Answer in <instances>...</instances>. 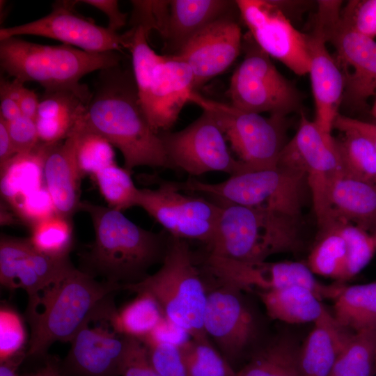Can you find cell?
I'll return each mask as SVG.
<instances>
[{
	"mask_svg": "<svg viewBox=\"0 0 376 376\" xmlns=\"http://www.w3.org/2000/svg\"><path fill=\"white\" fill-rule=\"evenodd\" d=\"M88 131L106 139L124 158V168H169L159 133L141 104L133 70L121 63L100 70L82 118Z\"/></svg>",
	"mask_w": 376,
	"mask_h": 376,
	"instance_id": "1",
	"label": "cell"
},
{
	"mask_svg": "<svg viewBox=\"0 0 376 376\" xmlns=\"http://www.w3.org/2000/svg\"><path fill=\"white\" fill-rule=\"evenodd\" d=\"M79 210L88 213L95 240L80 255L82 272L102 281L122 285L139 283L148 270L162 264L171 235L139 226L122 212L84 201Z\"/></svg>",
	"mask_w": 376,
	"mask_h": 376,
	"instance_id": "2",
	"label": "cell"
},
{
	"mask_svg": "<svg viewBox=\"0 0 376 376\" xmlns=\"http://www.w3.org/2000/svg\"><path fill=\"white\" fill-rule=\"evenodd\" d=\"M123 285L97 281L74 267L40 295L31 312L26 357H45L55 342H70L91 322H108L116 310L113 295Z\"/></svg>",
	"mask_w": 376,
	"mask_h": 376,
	"instance_id": "3",
	"label": "cell"
},
{
	"mask_svg": "<svg viewBox=\"0 0 376 376\" xmlns=\"http://www.w3.org/2000/svg\"><path fill=\"white\" fill-rule=\"evenodd\" d=\"M117 51L90 52L63 44L51 46L11 37L0 40L1 69L23 83L40 84L45 92L70 91L87 105L91 92L81 79L86 75L122 63Z\"/></svg>",
	"mask_w": 376,
	"mask_h": 376,
	"instance_id": "4",
	"label": "cell"
},
{
	"mask_svg": "<svg viewBox=\"0 0 376 376\" xmlns=\"http://www.w3.org/2000/svg\"><path fill=\"white\" fill-rule=\"evenodd\" d=\"M221 206L210 256L260 262L301 245L299 219L269 210L219 203Z\"/></svg>",
	"mask_w": 376,
	"mask_h": 376,
	"instance_id": "5",
	"label": "cell"
},
{
	"mask_svg": "<svg viewBox=\"0 0 376 376\" xmlns=\"http://www.w3.org/2000/svg\"><path fill=\"white\" fill-rule=\"evenodd\" d=\"M123 290L151 295L165 318L191 338H207L203 315L207 292L187 241L171 236L159 269Z\"/></svg>",
	"mask_w": 376,
	"mask_h": 376,
	"instance_id": "6",
	"label": "cell"
},
{
	"mask_svg": "<svg viewBox=\"0 0 376 376\" xmlns=\"http://www.w3.org/2000/svg\"><path fill=\"white\" fill-rule=\"evenodd\" d=\"M168 182L179 191L200 193L217 203L269 210L296 219L300 217L304 187L308 186L304 173L280 166L244 171L218 183L203 182L193 177L184 182Z\"/></svg>",
	"mask_w": 376,
	"mask_h": 376,
	"instance_id": "7",
	"label": "cell"
},
{
	"mask_svg": "<svg viewBox=\"0 0 376 376\" xmlns=\"http://www.w3.org/2000/svg\"><path fill=\"white\" fill-rule=\"evenodd\" d=\"M277 166L306 175L319 230L336 221L330 194L334 182L343 175V169L331 132L310 120L301 111L297 132L284 146Z\"/></svg>",
	"mask_w": 376,
	"mask_h": 376,
	"instance_id": "8",
	"label": "cell"
},
{
	"mask_svg": "<svg viewBox=\"0 0 376 376\" xmlns=\"http://www.w3.org/2000/svg\"><path fill=\"white\" fill-rule=\"evenodd\" d=\"M189 102L209 112L216 120L238 159L250 170L277 166L285 142L286 117L244 111L203 97L193 91Z\"/></svg>",
	"mask_w": 376,
	"mask_h": 376,
	"instance_id": "9",
	"label": "cell"
},
{
	"mask_svg": "<svg viewBox=\"0 0 376 376\" xmlns=\"http://www.w3.org/2000/svg\"><path fill=\"white\" fill-rule=\"evenodd\" d=\"M341 8V1H318L313 25L335 49L345 79L342 104L361 109L376 95V41L345 24Z\"/></svg>",
	"mask_w": 376,
	"mask_h": 376,
	"instance_id": "10",
	"label": "cell"
},
{
	"mask_svg": "<svg viewBox=\"0 0 376 376\" xmlns=\"http://www.w3.org/2000/svg\"><path fill=\"white\" fill-rule=\"evenodd\" d=\"M242 49L244 58L234 70L227 91L230 104L244 111L283 117L300 110V92L279 72L249 33L242 39Z\"/></svg>",
	"mask_w": 376,
	"mask_h": 376,
	"instance_id": "11",
	"label": "cell"
},
{
	"mask_svg": "<svg viewBox=\"0 0 376 376\" xmlns=\"http://www.w3.org/2000/svg\"><path fill=\"white\" fill-rule=\"evenodd\" d=\"M155 189H139L136 206L143 208L171 236L196 240L207 249L221 210L219 203L182 194L168 180L152 176Z\"/></svg>",
	"mask_w": 376,
	"mask_h": 376,
	"instance_id": "12",
	"label": "cell"
},
{
	"mask_svg": "<svg viewBox=\"0 0 376 376\" xmlns=\"http://www.w3.org/2000/svg\"><path fill=\"white\" fill-rule=\"evenodd\" d=\"M159 134L170 169L182 170L191 176L212 171L230 176L250 170L233 157L224 134L206 111L183 130Z\"/></svg>",
	"mask_w": 376,
	"mask_h": 376,
	"instance_id": "13",
	"label": "cell"
},
{
	"mask_svg": "<svg viewBox=\"0 0 376 376\" xmlns=\"http://www.w3.org/2000/svg\"><path fill=\"white\" fill-rule=\"evenodd\" d=\"M204 266L219 283L242 290L255 288L267 291L297 285L310 289L323 300L335 299L345 286L342 282L331 285L320 282L307 264L300 262H243L207 254Z\"/></svg>",
	"mask_w": 376,
	"mask_h": 376,
	"instance_id": "14",
	"label": "cell"
},
{
	"mask_svg": "<svg viewBox=\"0 0 376 376\" xmlns=\"http://www.w3.org/2000/svg\"><path fill=\"white\" fill-rule=\"evenodd\" d=\"M75 1H61L52 10L36 20L0 29V40L21 35H33L58 40L64 44L90 52L117 51L130 47L133 30L124 33L112 32L97 25L73 9Z\"/></svg>",
	"mask_w": 376,
	"mask_h": 376,
	"instance_id": "15",
	"label": "cell"
},
{
	"mask_svg": "<svg viewBox=\"0 0 376 376\" xmlns=\"http://www.w3.org/2000/svg\"><path fill=\"white\" fill-rule=\"evenodd\" d=\"M235 1L249 34L260 49L297 75L308 74L306 36L292 25L274 1Z\"/></svg>",
	"mask_w": 376,
	"mask_h": 376,
	"instance_id": "16",
	"label": "cell"
},
{
	"mask_svg": "<svg viewBox=\"0 0 376 376\" xmlns=\"http://www.w3.org/2000/svg\"><path fill=\"white\" fill-rule=\"evenodd\" d=\"M220 283L207 292L203 327L209 338L233 366L257 339L259 326L243 290Z\"/></svg>",
	"mask_w": 376,
	"mask_h": 376,
	"instance_id": "17",
	"label": "cell"
},
{
	"mask_svg": "<svg viewBox=\"0 0 376 376\" xmlns=\"http://www.w3.org/2000/svg\"><path fill=\"white\" fill-rule=\"evenodd\" d=\"M69 256L56 258L37 250L29 238L1 235L0 283L8 290H24L26 313L36 307L41 292L74 268Z\"/></svg>",
	"mask_w": 376,
	"mask_h": 376,
	"instance_id": "18",
	"label": "cell"
},
{
	"mask_svg": "<svg viewBox=\"0 0 376 376\" xmlns=\"http://www.w3.org/2000/svg\"><path fill=\"white\" fill-rule=\"evenodd\" d=\"M242 39L240 26L230 15L206 26L171 56L190 67L194 90L196 91L235 61L242 49Z\"/></svg>",
	"mask_w": 376,
	"mask_h": 376,
	"instance_id": "19",
	"label": "cell"
},
{
	"mask_svg": "<svg viewBox=\"0 0 376 376\" xmlns=\"http://www.w3.org/2000/svg\"><path fill=\"white\" fill-rule=\"evenodd\" d=\"M89 324L70 342L69 352L60 362L63 376H120L130 337Z\"/></svg>",
	"mask_w": 376,
	"mask_h": 376,
	"instance_id": "20",
	"label": "cell"
},
{
	"mask_svg": "<svg viewBox=\"0 0 376 376\" xmlns=\"http://www.w3.org/2000/svg\"><path fill=\"white\" fill-rule=\"evenodd\" d=\"M194 90V75L183 61L166 55L155 67L147 100L143 106L152 130L169 131Z\"/></svg>",
	"mask_w": 376,
	"mask_h": 376,
	"instance_id": "21",
	"label": "cell"
},
{
	"mask_svg": "<svg viewBox=\"0 0 376 376\" xmlns=\"http://www.w3.org/2000/svg\"><path fill=\"white\" fill-rule=\"evenodd\" d=\"M306 38L310 56L309 72L314 98L315 122L331 132L342 104L345 79L335 58L327 48V40L320 29L313 26Z\"/></svg>",
	"mask_w": 376,
	"mask_h": 376,
	"instance_id": "22",
	"label": "cell"
},
{
	"mask_svg": "<svg viewBox=\"0 0 376 376\" xmlns=\"http://www.w3.org/2000/svg\"><path fill=\"white\" fill-rule=\"evenodd\" d=\"M81 118L63 142L52 144L44 164L45 183L56 213L68 219L79 210L81 202L79 200L81 176L77 160Z\"/></svg>",
	"mask_w": 376,
	"mask_h": 376,
	"instance_id": "23",
	"label": "cell"
},
{
	"mask_svg": "<svg viewBox=\"0 0 376 376\" xmlns=\"http://www.w3.org/2000/svg\"><path fill=\"white\" fill-rule=\"evenodd\" d=\"M235 1L171 0L170 14L162 40L164 49L176 54L195 34L213 22L233 15Z\"/></svg>",
	"mask_w": 376,
	"mask_h": 376,
	"instance_id": "24",
	"label": "cell"
},
{
	"mask_svg": "<svg viewBox=\"0 0 376 376\" xmlns=\"http://www.w3.org/2000/svg\"><path fill=\"white\" fill-rule=\"evenodd\" d=\"M327 311L299 350L300 376H331L338 354L351 336Z\"/></svg>",
	"mask_w": 376,
	"mask_h": 376,
	"instance_id": "25",
	"label": "cell"
},
{
	"mask_svg": "<svg viewBox=\"0 0 376 376\" xmlns=\"http://www.w3.org/2000/svg\"><path fill=\"white\" fill-rule=\"evenodd\" d=\"M335 220L366 230L376 224V183L342 175L335 180L330 194Z\"/></svg>",
	"mask_w": 376,
	"mask_h": 376,
	"instance_id": "26",
	"label": "cell"
},
{
	"mask_svg": "<svg viewBox=\"0 0 376 376\" xmlns=\"http://www.w3.org/2000/svg\"><path fill=\"white\" fill-rule=\"evenodd\" d=\"M86 106L72 91L45 92L35 120L39 141L55 143L65 140L86 112Z\"/></svg>",
	"mask_w": 376,
	"mask_h": 376,
	"instance_id": "27",
	"label": "cell"
},
{
	"mask_svg": "<svg viewBox=\"0 0 376 376\" xmlns=\"http://www.w3.org/2000/svg\"><path fill=\"white\" fill-rule=\"evenodd\" d=\"M52 143L39 142L29 152L16 154L1 169V194L13 208L25 196L45 186L44 164Z\"/></svg>",
	"mask_w": 376,
	"mask_h": 376,
	"instance_id": "28",
	"label": "cell"
},
{
	"mask_svg": "<svg viewBox=\"0 0 376 376\" xmlns=\"http://www.w3.org/2000/svg\"><path fill=\"white\" fill-rule=\"evenodd\" d=\"M258 295L268 316L286 323L315 322L327 311L322 300L301 285L258 291Z\"/></svg>",
	"mask_w": 376,
	"mask_h": 376,
	"instance_id": "29",
	"label": "cell"
},
{
	"mask_svg": "<svg viewBox=\"0 0 376 376\" xmlns=\"http://www.w3.org/2000/svg\"><path fill=\"white\" fill-rule=\"evenodd\" d=\"M334 128L342 134L336 140L343 175L376 183V149L372 141L363 133L336 117Z\"/></svg>",
	"mask_w": 376,
	"mask_h": 376,
	"instance_id": "30",
	"label": "cell"
},
{
	"mask_svg": "<svg viewBox=\"0 0 376 376\" xmlns=\"http://www.w3.org/2000/svg\"><path fill=\"white\" fill-rule=\"evenodd\" d=\"M334 318L355 332L376 329V282L345 286L336 297Z\"/></svg>",
	"mask_w": 376,
	"mask_h": 376,
	"instance_id": "31",
	"label": "cell"
},
{
	"mask_svg": "<svg viewBox=\"0 0 376 376\" xmlns=\"http://www.w3.org/2000/svg\"><path fill=\"white\" fill-rule=\"evenodd\" d=\"M132 301L116 310L109 324L116 332L140 340L149 336L166 318L157 300L147 292H138Z\"/></svg>",
	"mask_w": 376,
	"mask_h": 376,
	"instance_id": "32",
	"label": "cell"
},
{
	"mask_svg": "<svg viewBox=\"0 0 376 376\" xmlns=\"http://www.w3.org/2000/svg\"><path fill=\"white\" fill-rule=\"evenodd\" d=\"M299 350L286 340L271 341L253 352L237 376H300Z\"/></svg>",
	"mask_w": 376,
	"mask_h": 376,
	"instance_id": "33",
	"label": "cell"
},
{
	"mask_svg": "<svg viewBox=\"0 0 376 376\" xmlns=\"http://www.w3.org/2000/svg\"><path fill=\"white\" fill-rule=\"evenodd\" d=\"M347 244L338 221L319 230L308 258L307 265L313 274L344 281L347 264Z\"/></svg>",
	"mask_w": 376,
	"mask_h": 376,
	"instance_id": "34",
	"label": "cell"
},
{
	"mask_svg": "<svg viewBox=\"0 0 376 376\" xmlns=\"http://www.w3.org/2000/svg\"><path fill=\"white\" fill-rule=\"evenodd\" d=\"M376 357V329L352 334L338 356L331 376H370Z\"/></svg>",
	"mask_w": 376,
	"mask_h": 376,
	"instance_id": "35",
	"label": "cell"
},
{
	"mask_svg": "<svg viewBox=\"0 0 376 376\" xmlns=\"http://www.w3.org/2000/svg\"><path fill=\"white\" fill-rule=\"evenodd\" d=\"M209 337L180 345L189 376H237V371L211 344Z\"/></svg>",
	"mask_w": 376,
	"mask_h": 376,
	"instance_id": "36",
	"label": "cell"
},
{
	"mask_svg": "<svg viewBox=\"0 0 376 376\" xmlns=\"http://www.w3.org/2000/svg\"><path fill=\"white\" fill-rule=\"evenodd\" d=\"M93 178L108 207L123 212L136 206L139 189L131 177V173L116 164L95 174Z\"/></svg>",
	"mask_w": 376,
	"mask_h": 376,
	"instance_id": "37",
	"label": "cell"
},
{
	"mask_svg": "<svg viewBox=\"0 0 376 376\" xmlns=\"http://www.w3.org/2000/svg\"><path fill=\"white\" fill-rule=\"evenodd\" d=\"M39 251L56 258L69 256L72 242L70 219L54 214L31 226L29 237Z\"/></svg>",
	"mask_w": 376,
	"mask_h": 376,
	"instance_id": "38",
	"label": "cell"
},
{
	"mask_svg": "<svg viewBox=\"0 0 376 376\" xmlns=\"http://www.w3.org/2000/svg\"><path fill=\"white\" fill-rule=\"evenodd\" d=\"M82 118L77 148V164L81 177L86 174L93 175L116 164L113 146L104 137L86 130Z\"/></svg>",
	"mask_w": 376,
	"mask_h": 376,
	"instance_id": "39",
	"label": "cell"
},
{
	"mask_svg": "<svg viewBox=\"0 0 376 376\" xmlns=\"http://www.w3.org/2000/svg\"><path fill=\"white\" fill-rule=\"evenodd\" d=\"M347 244V264L344 281L358 274L371 260L376 246L373 235L350 223L337 220Z\"/></svg>",
	"mask_w": 376,
	"mask_h": 376,
	"instance_id": "40",
	"label": "cell"
},
{
	"mask_svg": "<svg viewBox=\"0 0 376 376\" xmlns=\"http://www.w3.org/2000/svg\"><path fill=\"white\" fill-rule=\"evenodd\" d=\"M141 341L152 366L161 376H189L180 345L154 339Z\"/></svg>",
	"mask_w": 376,
	"mask_h": 376,
	"instance_id": "41",
	"label": "cell"
},
{
	"mask_svg": "<svg viewBox=\"0 0 376 376\" xmlns=\"http://www.w3.org/2000/svg\"><path fill=\"white\" fill-rule=\"evenodd\" d=\"M170 1L166 0L132 1V27H141L148 36L156 31L162 38L165 35L170 14Z\"/></svg>",
	"mask_w": 376,
	"mask_h": 376,
	"instance_id": "42",
	"label": "cell"
},
{
	"mask_svg": "<svg viewBox=\"0 0 376 376\" xmlns=\"http://www.w3.org/2000/svg\"><path fill=\"white\" fill-rule=\"evenodd\" d=\"M26 330L19 314L13 308L1 306L0 310V362L24 349Z\"/></svg>",
	"mask_w": 376,
	"mask_h": 376,
	"instance_id": "43",
	"label": "cell"
},
{
	"mask_svg": "<svg viewBox=\"0 0 376 376\" xmlns=\"http://www.w3.org/2000/svg\"><path fill=\"white\" fill-rule=\"evenodd\" d=\"M340 19L354 31L376 37V0L349 1L340 10Z\"/></svg>",
	"mask_w": 376,
	"mask_h": 376,
	"instance_id": "44",
	"label": "cell"
},
{
	"mask_svg": "<svg viewBox=\"0 0 376 376\" xmlns=\"http://www.w3.org/2000/svg\"><path fill=\"white\" fill-rule=\"evenodd\" d=\"M12 209L22 221L31 226L56 214L53 201L46 186L25 196Z\"/></svg>",
	"mask_w": 376,
	"mask_h": 376,
	"instance_id": "45",
	"label": "cell"
},
{
	"mask_svg": "<svg viewBox=\"0 0 376 376\" xmlns=\"http://www.w3.org/2000/svg\"><path fill=\"white\" fill-rule=\"evenodd\" d=\"M120 376H161L152 366L141 340L130 337Z\"/></svg>",
	"mask_w": 376,
	"mask_h": 376,
	"instance_id": "46",
	"label": "cell"
},
{
	"mask_svg": "<svg viewBox=\"0 0 376 376\" xmlns=\"http://www.w3.org/2000/svg\"><path fill=\"white\" fill-rule=\"evenodd\" d=\"M6 123L16 154L29 152L40 142L35 120L22 116Z\"/></svg>",
	"mask_w": 376,
	"mask_h": 376,
	"instance_id": "47",
	"label": "cell"
},
{
	"mask_svg": "<svg viewBox=\"0 0 376 376\" xmlns=\"http://www.w3.org/2000/svg\"><path fill=\"white\" fill-rule=\"evenodd\" d=\"M95 7L104 13L108 17L107 29L112 32H116L125 26L127 14L122 13L118 7V1L116 0H84L75 1Z\"/></svg>",
	"mask_w": 376,
	"mask_h": 376,
	"instance_id": "48",
	"label": "cell"
},
{
	"mask_svg": "<svg viewBox=\"0 0 376 376\" xmlns=\"http://www.w3.org/2000/svg\"><path fill=\"white\" fill-rule=\"evenodd\" d=\"M22 116L18 101L4 86L0 84V118L9 122Z\"/></svg>",
	"mask_w": 376,
	"mask_h": 376,
	"instance_id": "49",
	"label": "cell"
},
{
	"mask_svg": "<svg viewBox=\"0 0 376 376\" xmlns=\"http://www.w3.org/2000/svg\"><path fill=\"white\" fill-rule=\"evenodd\" d=\"M40 100L37 95L26 88H24L19 100V105L22 116L36 120Z\"/></svg>",
	"mask_w": 376,
	"mask_h": 376,
	"instance_id": "50",
	"label": "cell"
},
{
	"mask_svg": "<svg viewBox=\"0 0 376 376\" xmlns=\"http://www.w3.org/2000/svg\"><path fill=\"white\" fill-rule=\"evenodd\" d=\"M16 155L6 121L0 118V168Z\"/></svg>",
	"mask_w": 376,
	"mask_h": 376,
	"instance_id": "51",
	"label": "cell"
},
{
	"mask_svg": "<svg viewBox=\"0 0 376 376\" xmlns=\"http://www.w3.org/2000/svg\"><path fill=\"white\" fill-rule=\"evenodd\" d=\"M26 358V350L4 361L0 362V376H18V368Z\"/></svg>",
	"mask_w": 376,
	"mask_h": 376,
	"instance_id": "52",
	"label": "cell"
},
{
	"mask_svg": "<svg viewBox=\"0 0 376 376\" xmlns=\"http://www.w3.org/2000/svg\"><path fill=\"white\" fill-rule=\"evenodd\" d=\"M342 119L349 125L366 134L373 143L376 149V125L341 115Z\"/></svg>",
	"mask_w": 376,
	"mask_h": 376,
	"instance_id": "53",
	"label": "cell"
},
{
	"mask_svg": "<svg viewBox=\"0 0 376 376\" xmlns=\"http://www.w3.org/2000/svg\"><path fill=\"white\" fill-rule=\"evenodd\" d=\"M23 376H63L60 362L55 360H47L44 366Z\"/></svg>",
	"mask_w": 376,
	"mask_h": 376,
	"instance_id": "54",
	"label": "cell"
},
{
	"mask_svg": "<svg viewBox=\"0 0 376 376\" xmlns=\"http://www.w3.org/2000/svg\"><path fill=\"white\" fill-rule=\"evenodd\" d=\"M9 205L3 201V203H1V226H10L16 224L18 221H21L17 214L10 207L8 208Z\"/></svg>",
	"mask_w": 376,
	"mask_h": 376,
	"instance_id": "55",
	"label": "cell"
},
{
	"mask_svg": "<svg viewBox=\"0 0 376 376\" xmlns=\"http://www.w3.org/2000/svg\"><path fill=\"white\" fill-rule=\"evenodd\" d=\"M371 114L376 119V98L371 109Z\"/></svg>",
	"mask_w": 376,
	"mask_h": 376,
	"instance_id": "56",
	"label": "cell"
},
{
	"mask_svg": "<svg viewBox=\"0 0 376 376\" xmlns=\"http://www.w3.org/2000/svg\"><path fill=\"white\" fill-rule=\"evenodd\" d=\"M373 230H374V233L372 235H373V237L374 239V242H375V246H376V224H375V226L373 228Z\"/></svg>",
	"mask_w": 376,
	"mask_h": 376,
	"instance_id": "57",
	"label": "cell"
}]
</instances>
